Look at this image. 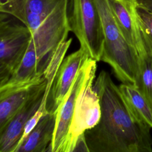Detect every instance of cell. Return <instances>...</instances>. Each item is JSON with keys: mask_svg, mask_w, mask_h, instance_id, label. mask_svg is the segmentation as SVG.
I'll list each match as a JSON object with an SVG mask.
<instances>
[{"mask_svg": "<svg viewBox=\"0 0 152 152\" xmlns=\"http://www.w3.org/2000/svg\"><path fill=\"white\" fill-rule=\"evenodd\" d=\"M104 35L101 61L110 66L116 77L124 84L135 85L139 56L135 48L125 39L115 20L108 0H94Z\"/></svg>", "mask_w": 152, "mask_h": 152, "instance_id": "cell-3", "label": "cell"}, {"mask_svg": "<svg viewBox=\"0 0 152 152\" xmlns=\"http://www.w3.org/2000/svg\"><path fill=\"white\" fill-rule=\"evenodd\" d=\"M138 54L139 69L135 86L152 106V51L141 47Z\"/></svg>", "mask_w": 152, "mask_h": 152, "instance_id": "cell-16", "label": "cell"}, {"mask_svg": "<svg viewBox=\"0 0 152 152\" xmlns=\"http://www.w3.org/2000/svg\"><path fill=\"white\" fill-rule=\"evenodd\" d=\"M67 0H15L0 10L23 22L31 34L53 15Z\"/></svg>", "mask_w": 152, "mask_h": 152, "instance_id": "cell-9", "label": "cell"}, {"mask_svg": "<svg viewBox=\"0 0 152 152\" xmlns=\"http://www.w3.org/2000/svg\"><path fill=\"white\" fill-rule=\"evenodd\" d=\"M91 78L78 96L64 152H73L79 137L96 125L101 117L99 95Z\"/></svg>", "mask_w": 152, "mask_h": 152, "instance_id": "cell-7", "label": "cell"}, {"mask_svg": "<svg viewBox=\"0 0 152 152\" xmlns=\"http://www.w3.org/2000/svg\"><path fill=\"white\" fill-rule=\"evenodd\" d=\"M69 1L65 2L47 21L32 33L20 66L4 84L0 86V92L31 83L43 75L52 54L61 42L67 39L71 31Z\"/></svg>", "mask_w": 152, "mask_h": 152, "instance_id": "cell-2", "label": "cell"}, {"mask_svg": "<svg viewBox=\"0 0 152 152\" xmlns=\"http://www.w3.org/2000/svg\"><path fill=\"white\" fill-rule=\"evenodd\" d=\"M15 0H0V8L6 7Z\"/></svg>", "mask_w": 152, "mask_h": 152, "instance_id": "cell-20", "label": "cell"}, {"mask_svg": "<svg viewBox=\"0 0 152 152\" xmlns=\"http://www.w3.org/2000/svg\"><path fill=\"white\" fill-rule=\"evenodd\" d=\"M56 113L49 112L42 116L15 152H47L52 141Z\"/></svg>", "mask_w": 152, "mask_h": 152, "instance_id": "cell-13", "label": "cell"}, {"mask_svg": "<svg viewBox=\"0 0 152 152\" xmlns=\"http://www.w3.org/2000/svg\"><path fill=\"white\" fill-rule=\"evenodd\" d=\"M72 39H69L61 42L57 47L56 50L52 54L49 61L45 67L47 83L42 101L37 110L27 122L24 127L23 135L20 140L15 150L23 142L24 140L27 137L28 134L38 123L40 118L44 115H46L48 113H49V110L48 109V103L50 90L59 66L61 64L63 59L65 57L66 53L72 43Z\"/></svg>", "mask_w": 152, "mask_h": 152, "instance_id": "cell-11", "label": "cell"}, {"mask_svg": "<svg viewBox=\"0 0 152 152\" xmlns=\"http://www.w3.org/2000/svg\"><path fill=\"white\" fill-rule=\"evenodd\" d=\"M71 31L89 58L101 61L104 35L100 17L94 0H71Z\"/></svg>", "mask_w": 152, "mask_h": 152, "instance_id": "cell-5", "label": "cell"}, {"mask_svg": "<svg viewBox=\"0 0 152 152\" xmlns=\"http://www.w3.org/2000/svg\"><path fill=\"white\" fill-rule=\"evenodd\" d=\"M108 1L123 36L138 51L140 45V33L135 1L128 0H108Z\"/></svg>", "mask_w": 152, "mask_h": 152, "instance_id": "cell-12", "label": "cell"}, {"mask_svg": "<svg viewBox=\"0 0 152 152\" xmlns=\"http://www.w3.org/2000/svg\"><path fill=\"white\" fill-rule=\"evenodd\" d=\"M94 87L100 99L101 117L85 132L89 151L151 152V128L133 116L107 71L100 72Z\"/></svg>", "mask_w": 152, "mask_h": 152, "instance_id": "cell-1", "label": "cell"}, {"mask_svg": "<svg viewBox=\"0 0 152 152\" xmlns=\"http://www.w3.org/2000/svg\"><path fill=\"white\" fill-rule=\"evenodd\" d=\"M47 83L45 77L36 88L19 111L15 114L2 131L0 132V152H14L21 139L24 127L39 109L42 101Z\"/></svg>", "mask_w": 152, "mask_h": 152, "instance_id": "cell-8", "label": "cell"}, {"mask_svg": "<svg viewBox=\"0 0 152 152\" xmlns=\"http://www.w3.org/2000/svg\"><path fill=\"white\" fill-rule=\"evenodd\" d=\"M119 88L133 116L152 129V106L147 99L135 85L121 83Z\"/></svg>", "mask_w": 152, "mask_h": 152, "instance_id": "cell-15", "label": "cell"}, {"mask_svg": "<svg viewBox=\"0 0 152 152\" xmlns=\"http://www.w3.org/2000/svg\"><path fill=\"white\" fill-rule=\"evenodd\" d=\"M140 46L152 51V12L136 5Z\"/></svg>", "mask_w": 152, "mask_h": 152, "instance_id": "cell-17", "label": "cell"}, {"mask_svg": "<svg viewBox=\"0 0 152 152\" xmlns=\"http://www.w3.org/2000/svg\"><path fill=\"white\" fill-rule=\"evenodd\" d=\"M87 58L88 56L81 48L64 58L50 90L48 103L49 112H56Z\"/></svg>", "mask_w": 152, "mask_h": 152, "instance_id": "cell-10", "label": "cell"}, {"mask_svg": "<svg viewBox=\"0 0 152 152\" xmlns=\"http://www.w3.org/2000/svg\"><path fill=\"white\" fill-rule=\"evenodd\" d=\"M44 77L45 72L43 76L36 81L8 91L0 92V132L23 107Z\"/></svg>", "mask_w": 152, "mask_h": 152, "instance_id": "cell-14", "label": "cell"}, {"mask_svg": "<svg viewBox=\"0 0 152 152\" xmlns=\"http://www.w3.org/2000/svg\"><path fill=\"white\" fill-rule=\"evenodd\" d=\"M97 61L87 58L80 69L69 91L58 107L53 137L49 152H64L78 96L87 82L96 77Z\"/></svg>", "mask_w": 152, "mask_h": 152, "instance_id": "cell-6", "label": "cell"}, {"mask_svg": "<svg viewBox=\"0 0 152 152\" xmlns=\"http://www.w3.org/2000/svg\"><path fill=\"white\" fill-rule=\"evenodd\" d=\"M32 34L15 17L0 12V86L4 84L20 66Z\"/></svg>", "mask_w": 152, "mask_h": 152, "instance_id": "cell-4", "label": "cell"}, {"mask_svg": "<svg viewBox=\"0 0 152 152\" xmlns=\"http://www.w3.org/2000/svg\"><path fill=\"white\" fill-rule=\"evenodd\" d=\"M75 151H89L88 147L87 146V144L86 142L85 134L81 135L77 140L76 145L75 146L74 150L73 152Z\"/></svg>", "mask_w": 152, "mask_h": 152, "instance_id": "cell-18", "label": "cell"}, {"mask_svg": "<svg viewBox=\"0 0 152 152\" xmlns=\"http://www.w3.org/2000/svg\"><path fill=\"white\" fill-rule=\"evenodd\" d=\"M128 1H135L136 0H128Z\"/></svg>", "mask_w": 152, "mask_h": 152, "instance_id": "cell-21", "label": "cell"}, {"mask_svg": "<svg viewBox=\"0 0 152 152\" xmlns=\"http://www.w3.org/2000/svg\"><path fill=\"white\" fill-rule=\"evenodd\" d=\"M136 5L152 12V0H136Z\"/></svg>", "mask_w": 152, "mask_h": 152, "instance_id": "cell-19", "label": "cell"}]
</instances>
